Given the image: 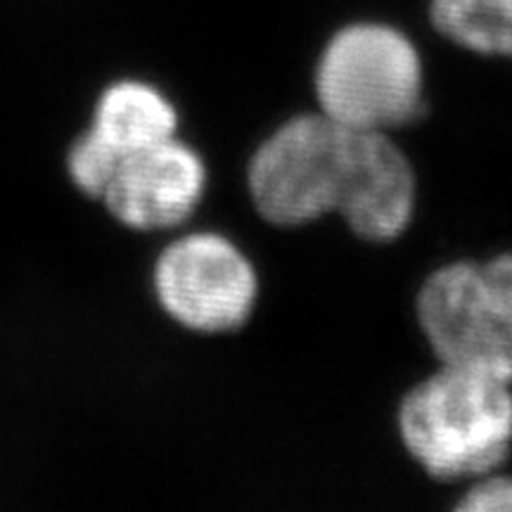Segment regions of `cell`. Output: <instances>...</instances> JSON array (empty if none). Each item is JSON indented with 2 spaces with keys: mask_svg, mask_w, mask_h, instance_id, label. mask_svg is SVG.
<instances>
[{
  "mask_svg": "<svg viewBox=\"0 0 512 512\" xmlns=\"http://www.w3.org/2000/svg\"><path fill=\"white\" fill-rule=\"evenodd\" d=\"M396 434L411 463L458 494L512 456V382L470 368L434 366L396 403Z\"/></svg>",
  "mask_w": 512,
  "mask_h": 512,
  "instance_id": "obj_1",
  "label": "cell"
},
{
  "mask_svg": "<svg viewBox=\"0 0 512 512\" xmlns=\"http://www.w3.org/2000/svg\"><path fill=\"white\" fill-rule=\"evenodd\" d=\"M313 107L358 131L399 133L425 105V57L401 24L354 17L328 34L311 76Z\"/></svg>",
  "mask_w": 512,
  "mask_h": 512,
  "instance_id": "obj_2",
  "label": "cell"
},
{
  "mask_svg": "<svg viewBox=\"0 0 512 512\" xmlns=\"http://www.w3.org/2000/svg\"><path fill=\"white\" fill-rule=\"evenodd\" d=\"M415 320L437 366L512 382V249L432 268L415 292Z\"/></svg>",
  "mask_w": 512,
  "mask_h": 512,
  "instance_id": "obj_3",
  "label": "cell"
},
{
  "mask_svg": "<svg viewBox=\"0 0 512 512\" xmlns=\"http://www.w3.org/2000/svg\"><path fill=\"white\" fill-rule=\"evenodd\" d=\"M349 138L351 128L318 110L297 112L271 128L245 166L249 204L259 221L294 230L335 216Z\"/></svg>",
  "mask_w": 512,
  "mask_h": 512,
  "instance_id": "obj_4",
  "label": "cell"
},
{
  "mask_svg": "<svg viewBox=\"0 0 512 512\" xmlns=\"http://www.w3.org/2000/svg\"><path fill=\"white\" fill-rule=\"evenodd\" d=\"M150 292L176 328L202 337L242 330L259 302L252 256L216 228L188 226L166 235L150 264Z\"/></svg>",
  "mask_w": 512,
  "mask_h": 512,
  "instance_id": "obj_5",
  "label": "cell"
},
{
  "mask_svg": "<svg viewBox=\"0 0 512 512\" xmlns=\"http://www.w3.org/2000/svg\"><path fill=\"white\" fill-rule=\"evenodd\" d=\"M207 188L209 169L200 150L176 136L124 157L98 209L126 233L166 238L190 226Z\"/></svg>",
  "mask_w": 512,
  "mask_h": 512,
  "instance_id": "obj_6",
  "label": "cell"
},
{
  "mask_svg": "<svg viewBox=\"0 0 512 512\" xmlns=\"http://www.w3.org/2000/svg\"><path fill=\"white\" fill-rule=\"evenodd\" d=\"M415 207L418 174L399 140L387 131L351 128L335 219L358 242L389 245L411 226Z\"/></svg>",
  "mask_w": 512,
  "mask_h": 512,
  "instance_id": "obj_7",
  "label": "cell"
},
{
  "mask_svg": "<svg viewBox=\"0 0 512 512\" xmlns=\"http://www.w3.org/2000/svg\"><path fill=\"white\" fill-rule=\"evenodd\" d=\"M86 126L128 157L176 138L181 114L159 83L140 74H119L95 91Z\"/></svg>",
  "mask_w": 512,
  "mask_h": 512,
  "instance_id": "obj_8",
  "label": "cell"
},
{
  "mask_svg": "<svg viewBox=\"0 0 512 512\" xmlns=\"http://www.w3.org/2000/svg\"><path fill=\"white\" fill-rule=\"evenodd\" d=\"M425 22L458 53L510 62L512 0H425Z\"/></svg>",
  "mask_w": 512,
  "mask_h": 512,
  "instance_id": "obj_9",
  "label": "cell"
},
{
  "mask_svg": "<svg viewBox=\"0 0 512 512\" xmlns=\"http://www.w3.org/2000/svg\"><path fill=\"white\" fill-rule=\"evenodd\" d=\"M121 162L124 155L98 136L91 126L83 124L64 150V176L83 200L98 207L102 192L112 183Z\"/></svg>",
  "mask_w": 512,
  "mask_h": 512,
  "instance_id": "obj_10",
  "label": "cell"
},
{
  "mask_svg": "<svg viewBox=\"0 0 512 512\" xmlns=\"http://www.w3.org/2000/svg\"><path fill=\"white\" fill-rule=\"evenodd\" d=\"M451 512H512L510 467H501L465 484L456 494Z\"/></svg>",
  "mask_w": 512,
  "mask_h": 512,
  "instance_id": "obj_11",
  "label": "cell"
},
{
  "mask_svg": "<svg viewBox=\"0 0 512 512\" xmlns=\"http://www.w3.org/2000/svg\"><path fill=\"white\" fill-rule=\"evenodd\" d=\"M510 62H512V55H510Z\"/></svg>",
  "mask_w": 512,
  "mask_h": 512,
  "instance_id": "obj_12",
  "label": "cell"
}]
</instances>
